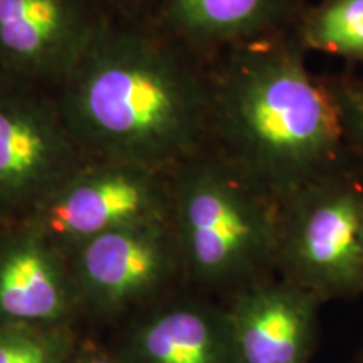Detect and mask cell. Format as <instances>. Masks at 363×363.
<instances>
[{
  "mask_svg": "<svg viewBox=\"0 0 363 363\" xmlns=\"http://www.w3.org/2000/svg\"><path fill=\"white\" fill-rule=\"evenodd\" d=\"M51 254L34 235L0 246V316L43 321L61 315L66 289Z\"/></svg>",
  "mask_w": 363,
  "mask_h": 363,
  "instance_id": "cell-12",
  "label": "cell"
},
{
  "mask_svg": "<svg viewBox=\"0 0 363 363\" xmlns=\"http://www.w3.org/2000/svg\"><path fill=\"white\" fill-rule=\"evenodd\" d=\"M360 363H363V357H362V360H360Z\"/></svg>",
  "mask_w": 363,
  "mask_h": 363,
  "instance_id": "cell-19",
  "label": "cell"
},
{
  "mask_svg": "<svg viewBox=\"0 0 363 363\" xmlns=\"http://www.w3.org/2000/svg\"><path fill=\"white\" fill-rule=\"evenodd\" d=\"M208 66L207 148L276 202L352 157L323 76L291 29L225 49Z\"/></svg>",
  "mask_w": 363,
  "mask_h": 363,
  "instance_id": "cell-2",
  "label": "cell"
},
{
  "mask_svg": "<svg viewBox=\"0 0 363 363\" xmlns=\"http://www.w3.org/2000/svg\"><path fill=\"white\" fill-rule=\"evenodd\" d=\"M230 296L227 315L239 363H310L320 299L276 272Z\"/></svg>",
  "mask_w": 363,
  "mask_h": 363,
  "instance_id": "cell-8",
  "label": "cell"
},
{
  "mask_svg": "<svg viewBox=\"0 0 363 363\" xmlns=\"http://www.w3.org/2000/svg\"><path fill=\"white\" fill-rule=\"evenodd\" d=\"M281 203L203 148L170 174V222L184 267L230 294L276 272Z\"/></svg>",
  "mask_w": 363,
  "mask_h": 363,
  "instance_id": "cell-3",
  "label": "cell"
},
{
  "mask_svg": "<svg viewBox=\"0 0 363 363\" xmlns=\"http://www.w3.org/2000/svg\"><path fill=\"white\" fill-rule=\"evenodd\" d=\"M51 93L83 152L172 174L208 145L211 66L152 17H106Z\"/></svg>",
  "mask_w": 363,
  "mask_h": 363,
  "instance_id": "cell-1",
  "label": "cell"
},
{
  "mask_svg": "<svg viewBox=\"0 0 363 363\" xmlns=\"http://www.w3.org/2000/svg\"><path fill=\"white\" fill-rule=\"evenodd\" d=\"M83 155L51 91L0 74V217L33 214Z\"/></svg>",
  "mask_w": 363,
  "mask_h": 363,
  "instance_id": "cell-5",
  "label": "cell"
},
{
  "mask_svg": "<svg viewBox=\"0 0 363 363\" xmlns=\"http://www.w3.org/2000/svg\"><path fill=\"white\" fill-rule=\"evenodd\" d=\"M182 266L170 216L115 227L84 240L81 251L86 288L110 305L150 296Z\"/></svg>",
  "mask_w": 363,
  "mask_h": 363,
  "instance_id": "cell-9",
  "label": "cell"
},
{
  "mask_svg": "<svg viewBox=\"0 0 363 363\" xmlns=\"http://www.w3.org/2000/svg\"><path fill=\"white\" fill-rule=\"evenodd\" d=\"M170 216V174L103 160L81 165L30 214L49 235L84 242L131 222Z\"/></svg>",
  "mask_w": 363,
  "mask_h": 363,
  "instance_id": "cell-6",
  "label": "cell"
},
{
  "mask_svg": "<svg viewBox=\"0 0 363 363\" xmlns=\"http://www.w3.org/2000/svg\"><path fill=\"white\" fill-rule=\"evenodd\" d=\"M86 363H113L110 360H104V358H93V360L86 362Z\"/></svg>",
  "mask_w": 363,
  "mask_h": 363,
  "instance_id": "cell-17",
  "label": "cell"
},
{
  "mask_svg": "<svg viewBox=\"0 0 363 363\" xmlns=\"http://www.w3.org/2000/svg\"><path fill=\"white\" fill-rule=\"evenodd\" d=\"M299 0H157L152 19L211 61L234 45L291 29Z\"/></svg>",
  "mask_w": 363,
  "mask_h": 363,
  "instance_id": "cell-10",
  "label": "cell"
},
{
  "mask_svg": "<svg viewBox=\"0 0 363 363\" xmlns=\"http://www.w3.org/2000/svg\"><path fill=\"white\" fill-rule=\"evenodd\" d=\"M128 363H239L227 308L184 301L155 311L135 331Z\"/></svg>",
  "mask_w": 363,
  "mask_h": 363,
  "instance_id": "cell-11",
  "label": "cell"
},
{
  "mask_svg": "<svg viewBox=\"0 0 363 363\" xmlns=\"http://www.w3.org/2000/svg\"><path fill=\"white\" fill-rule=\"evenodd\" d=\"M0 363H52L51 348L22 331L0 333Z\"/></svg>",
  "mask_w": 363,
  "mask_h": 363,
  "instance_id": "cell-15",
  "label": "cell"
},
{
  "mask_svg": "<svg viewBox=\"0 0 363 363\" xmlns=\"http://www.w3.org/2000/svg\"><path fill=\"white\" fill-rule=\"evenodd\" d=\"M93 2L106 17L133 19V17L152 16L157 0H93Z\"/></svg>",
  "mask_w": 363,
  "mask_h": 363,
  "instance_id": "cell-16",
  "label": "cell"
},
{
  "mask_svg": "<svg viewBox=\"0 0 363 363\" xmlns=\"http://www.w3.org/2000/svg\"><path fill=\"white\" fill-rule=\"evenodd\" d=\"M323 79L338 110L348 148L363 165V76L338 72L325 74Z\"/></svg>",
  "mask_w": 363,
  "mask_h": 363,
  "instance_id": "cell-14",
  "label": "cell"
},
{
  "mask_svg": "<svg viewBox=\"0 0 363 363\" xmlns=\"http://www.w3.org/2000/svg\"><path fill=\"white\" fill-rule=\"evenodd\" d=\"M291 33L306 54H326L363 67V0H308Z\"/></svg>",
  "mask_w": 363,
  "mask_h": 363,
  "instance_id": "cell-13",
  "label": "cell"
},
{
  "mask_svg": "<svg viewBox=\"0 0 363 363\" xmlns=\"http://www.w3.org/2000/svg\"><path fill=\"white\" fill-rule=\"evenodd\" d=\"M104 19L93 0H0V74L52 91Z\"/></svg>",
  "mask_w": 363,
  "mask_h": 363,
  "instance_id": "cell-7",
  "label": "cell"
},
{
  "mask_svg": "<svg viewBox=\"0 0 363 363\" xmlns=\"http://www.w3.org/2000/svg\"><path fill=\"white\" fill-rule=\"evenodd\" d=\"M308 2V0H299V4H306Z\"/></svg>",
  "mask_w": 363,
  "mask_h": 363,
  "instance_id": "cell-18",
  "label": "cell"
},
{
  "mask_svg": "<svg viewBox=\"0 0 363 363\" xmlns=\"http://www.w3.org/2000/svg\"><path fill=\"white\" fill-rule=\"evenodd\" d=\"M276 274L321 303L363 293V165L353 153L281 202Z\"/></svg>",
  "mask_w": 363,
  "mask_h": 363,
  "instance_id": "cell-4",
  "label": "cell"
}]
</instances>
